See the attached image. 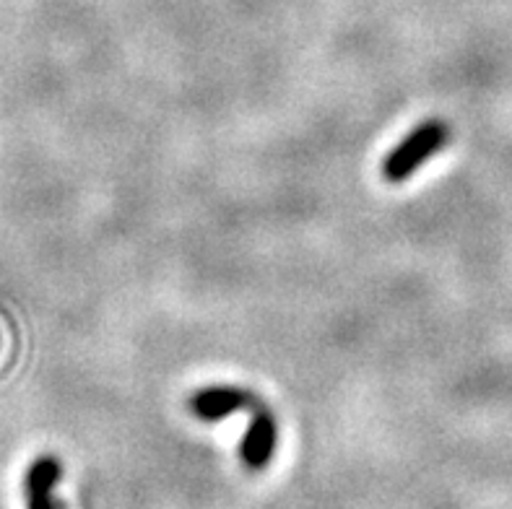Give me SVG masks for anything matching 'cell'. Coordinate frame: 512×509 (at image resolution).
Here are the masks:
<instances>
[{
    "instance_id": "6da1fadb",
    "label": "cell",
    "mask_w": 512,
    "mask_h": 509,
    "mask_svg": "<svg viewBox=\"0 0 512 509\" xmlns=\"http://www.w3.org/2000/svg\"><path fill=\"white\" fill-rule=\"evenodd\" d=\"M450 141V128L442 120H427L398 143L383 159V177L393 185L406 182Z\"/></svg>"
},
{
    "instance_id": "7a4b0ae2",
    "label": "cell",
    "mask_w": 512,
    "mask_h": 509,
    "mask_svg": "<svg viewBox=\"0 0 512 509\" xmlns=\"http://www.w3.org/2000/svg\"><path fill=\"white\" fill-rule=\"evenodd\" d=\"M255 408H258L255 395L237 385L203 387L190 398V411L201 421H221L237 411H255Z\"/></svg>"
},
{
    "instance_id": "3957f363",
    "label": "cell",
    "mask_w": 512,
    "mask_h": 509,
    "mask_svg": "<svg viewBox=\"0 0 512 509\" xmlns=\"http://www.w3.org/2000/svg\"><path fill=\"white\" fill-rule=\"evenodd\" d=\"M279 445V426L266 408H255L253 421L247 426L240 442V460L247 471H263L273 460V452Z\"/></svg>"
},
{
    "instance_id": "277c9868",
    "label": "cell",
    "mask_w": 512,
    "mask_h": 509,
    "mask_svg": "<svg viewBox=\"0 0 512 509\" xmlns=\"http://www.w3.org/2000/svg\"><path fill=\"white\" fill-rule=\"evenodd\" d=\"M63 478V465L52 455H39L29 463L24 476V502L26 509H63L55 489Z\"/></svg>"
}]
</instances>
